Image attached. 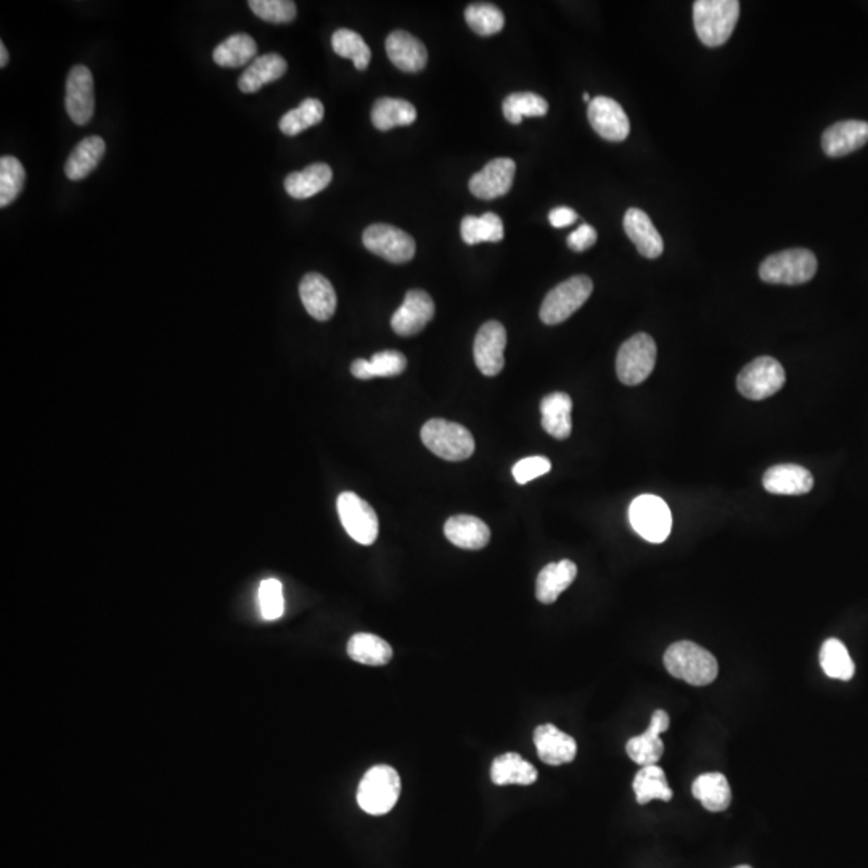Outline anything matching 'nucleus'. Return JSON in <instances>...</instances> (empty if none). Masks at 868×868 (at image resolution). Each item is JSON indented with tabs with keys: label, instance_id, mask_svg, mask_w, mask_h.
<instances>
[{
	"label": "nucleus",
	"instance_id": "1",
	"mask_svg": "<svg viewBox=\"0 0 868 868\" xmlns=\"http://www.w3.org/2000/svg\"><path fill=\"white\" fill-rule=\"evenodd\" d=\"M664 666L672 677L695 687L713 684L719 674L716 658L690 640L672 643L664 653Z\"/></svg>",
	"mask_w": 868,
	"mask_h": 868
},
{
	"label": "nucleus",
	"instance_id": "2",
	"mask_svg": "<svg viewBox=\"0 0 868 868\" xmlns=\"http://www.w3.org/2000/svg\"><path fill=\"white\" fill-rule=\"evenodd\" d=\"M740 17L737 0H697L693 4V23L700 41L719 47L729 41Z\"/></svg>",
	"mask_w": 868,
	"mask_h": 868
},
{
	"label": "nucleus",
	"instance_id": "3",
	"mask_svg": "<svg viewBox=\"0 0 868 868\" xmlns=\"http://www.w3.org/2000/svg\"><path fill=\"white\" fill-rule=\"evenodd\" d=\"M401 796V777L391 766L372 767L365 772L359 788L357 803L370 815H385L398 804Z\"/></svg>",
	"mask_w": 868,
	"mask_h": 868
},
{
	"label": "nucleus",
	"instance_id": "4",
	"mask_svg": "<svg viewBox=\"0 0 868 868\" xmlns=\"http://www.w3.org/2000/svg\"><path fill=\"white\" fill-rule=\"evenodd\" d=\"M422 441L433 454L449 462L470 459L475 452L473 434L459 423L433 418L423 425Z\"/></svg>",
	"mask_w": 868,
	"mask_h": 868
},
{
	"label": "nucleus",
	"instance_id": "5",
	"mask_svg": "<svg viewBox=\"0 0 868 868\" xmlns=\"http://www.w3.org/2000/svg\"><path fill=\"white\" fill-rule=\"evenodd\" d=\"M817 272L815 254L803 248L772 254L759 267V277L775 285H801Z\"/></svg>",
	"mask_w": 868,
	"mask_h": 868
},
{
	"label": "nucleus",
	"instance_id": "6",
	"mask_svg": "<svg viewBox=\"0 0 868 868\" xmlns=\"http://www.w3.org/2000/svg\"><path fill=\"white\" fill-rule=\"evenodd\" d=\"M594 291V283L587 275H576L561 282L549 291L541 306L542 322L545 325H558L570 319L574 312L581 309Z\"/></svg>",
	"mask_w": 868,
	"mask_h": 868
},
{
	"label": "nucleus",
	"instance_id": "7",
	"mask_svg": "<svg viewBox=\"0 0 868 868\" xmlns=\"http://www.w3.org/2000/svg\"><path fill=\"white\" fill-rule=\"evenodd\" d=\"M629 521L635 533L651 544H661L671 534V510L661 497L653 494H643L632 500Z\"/></svg>",
	"mask_w": 868,
	"mask_h": 868
},
{
	"label": "nucleus",
	"instance_id": "8",
	"mask_svg": "<svg viewBox=\"0 0 868 868\" xmlns=\"http://www.w3.org/2000/svg\"><path fill=\"white\" fill-rule=\"evenodd\" d=\"M655 364V340L647 333H637L619 348L616 373L624 385L637 386L650 377Z\"/></svg>",
	"mask_w": 868,
	"mask_h": 868
},
{
	"label": "nucleus",
	"instance_id": "9",
	"mask_svg": "<svg viewBox=\"0 0 868 868\" xmlns=\"http://www.w3.org/2000/svg\"><path fill=\"white\" fill-rule=\"evenodd\" d=\"M787 375L774 357L764 356L746 365L737 378V388L751 401H762L777 394L785 385Z\"/></svg>",
	"mask_w": 868,
	"mask_h": 868
},
{
	"label": "nucleus",
	"instance_id": "10",
	"mask_svg": "<svg viewBox=\"0 0 868 868\" xmlns=\"http://www.w3.org/2000/svg\"><path fill=\"white\" fill-rule=\"evenodd\" d=\"M362 242L370 253L377 254L393 264L409 263L417 250L414 238L404 230L389 224H373L367 227Z\"/></svg>",
	"mask_w": 868,
	"mask_h": 868
},
{
	"label": "nucleus",
	"instance_id": "11",
	"mask_svg": "<svg viewBox=\"0 0 868 868\" xmlns=\"http://www.w3.org/2000/svg\"><path fill=\"white\" fill-rule=\"evenodd\" d=\"M341 523L349 536L362 545H372L378 537V516L369 502L354 494L343 492L336 502Z\"/></svg>",
	"mask_w": 868,
	"mask_h": 868
},
{
	"label": "nucleus",
	"instance_id": "12",
	"mask_svg": "<svg viewBox=\"0 0 868 868\" xmlns=\"http://www.w3.org/2000/svg\"><path fill=\"white\" fill-rule=\"evenodd\" d=\"M66 113L78 126L91 121L95 110L94 78L87 66H74L66 79Z\"/></svg>",
	"mask_w": 868,
	"mask_h": 868
},
{
	"label": "nucleus",
	"instance_id": "13",
	"mask_svg": "<svg viewBox=\"0 0 868 868\" xmlns=\"http://www.w3.org/2000/svg\"><path fill=\"white\" fill-rule=\"evenodd\" d=\"M507 346V332L497 320H489L475 338L476 367L486 377H496L505 365L504 351Z\"/></svg>",
	"mask_w": 868,
	"mask_h": 868
},
{
	"label": "nucleus",
	"instance_id": "14",
	"mask_svg": "<svg viewBox=\"0 0 868 868\" xmlns=\"http://www.w3.org/2000/svg\"><path fill=\"white\" fill-rule=\"evenodd\" d=\"M434 311L433 298L426 291H407L404 303L391 317V327L399 336L418 335L433 320Z\"/></svg>",
	"mask_w": 868,
	"mask_h": 868
},
{
	"label": "nucleus",
	"instance_id": "15",
	"mask_svg": "<svg viewBox=\"0 0 868 868\" xmlns=\"http://www.w3.org/2000/svg\"><path fill=\"white\" fill-rule=\"evenodd\" d=\"M590 126L602 139L610 142H623L631 132V123L627 118L626 111L616 100L610 97H595L589 103Z\"/></svg>",
	"mask_w": 868,
	"mask_h": 868
},
{
	"label": "nucleus",
	"instance_id": "16",
	"mask_svg": "<svg viewBox=\"0 0 868 868\" xmlns=\"http://www.w3.org/2000/svg\"><path fill=\"white\" fill-rule=\"evenodd\" d=\"M516 164L510 158L489 161L480 172L470 179V192L480 200H496L510 192L515 177Z\"/></svg>",
	"mask_w": 868,
	"mask_h": 868
},
{
	"label": "nucleus",
	"instance_id": "17",
	"mask_svg": "<svg viewBox=\"0 0 868 868\" xmlns=\"http://www.w3.org/2000/svg\"><path fill=\"white\" fill-rule=\"evenodd\" d=\"M669 716L663 709H658L651 716L650 725L647 732L637 737L631 738L626 745L629 758L639 764V766H656L664 753V743L661 740V733L669 729Z\"/></svg>",
	"mask_w": 868,
	"mask_h": 868
},
{
	"label": "nucleus",
	"instance_id": "18",
	"mask_svg": "<svg viewBox=\"0 0 868 868\" xmlns=\"http://www.w3.org/2000/svg\"><path fill=\"white\" fill-rule=\"evenodd\" d=\"M534 745L541 761L549 766L573 762L578 754L576 740L553 724H542L534 730Z\"/></svg>",
	"mask_w": 868,
	"mask_h": 868
},
{
	"label": "nucleus",
	"instance_id": "19",
	"mask_svg": "<svg viewBox=\"0 0 868 868\" xmlns=\"http://www.w3.org/2000/svg\"><path fill=\"white\" fill-rule=\"evenodd\" d=\"M299 296L303 301L304 308L309 312V316L314 317L320 322L330 320L336 311V293L330 280L325 279L324 275L312 274L304 275L303 280L299 283Z\"/></svg>",
	"mask_w": 868,
	"mask_h": 868
},
{
	"label": "nucleus",
	"instance_id": "20",
	"mask_svg": "<svg viewBox=\"0 0 868 868\" xmlns=\"http://www.w3.org/2000/svg\"><path fill=\"white\" fill-rule=\"evenodd\" d=\"M762 484L767 492L775 496H803L814 488V478L811 471L801 465L783 463L769 468Z\"/></svg>",
	"mask_w": 868,
	"mask_h": 868
},
{
	"label": "nucleus",
	"instance_id": "21",
	"mask_svg": "<svg viewBox=\"0 0 868 868\" xmlns=\"http://www.w3.org/2000/svg\"><path fill=\"white\" fill-rule=\"evenodd\" d=\"M868 142V123L865 121H840L823 132L822 148L832 158L849 155Z\"/></svg>",
	"mask_w": 868,
	"mask_h": 868
},
{
	"label": "nucleus",
	"instance_id": "22",
	"mask_svg": "<svg viewBox=\"0 0 868 868\" xmlns=\"http://www.w3.org/2000/svg\"><path fill=\"white\" fill-rule=\"evenodd\" d=\"M386 54L394 66L406 73H418L428 63V52L423 42L407 31H393L386 37Z\"/></svg>",
	"mask_w": 868,
	"mask_h": 868
},
{
	"label": "nucleus",
	"instance_id": "23",
	"mask_svg": "<svg viewBox=\"0 0 868 868\" xmlns=\"http://www.w3.org/2000/svg\"><path fill=\"white\" fill-rule=\"evenodd\" d=\"M624 230L643 258L656 259L663 254V237L642 209H627L624 216Z\"/></svg>",
	"mask_w": 868,
	"mask_h": 868
},
{
	"label": "nucleus",
	"instance_id": "24",
	"mask_svg": "<svg viewBox=\"0 0 868 868\" xmlns=\"http://www.w3.org/2000/svg\"><path fill=\"white\" fill-rule=\"evenodd\" d=\"M444 534L459 549L481 550L491 541V529L480 518L455 515L446 521Z\"/></svg>",
	"mask_w": 868,
	"mask_h": 868
},
{
	"label": "nucleus",
	"instance_id": "25",
	"mask_svg": "<svg viewBox=\"0 0 868 868\" xmlns=\"http://www.w3.org/2000/svg\"><path fill=\"white\" fill-rule=\"evenodd\" d=\"M578 576V566L574 561L561 560L549 563L537 576L536 597L544 605L557 602V598L573 584Z\"/></svg>",
	"mask_w": 868,
	"mask_h": 868
},
{
	"label": "nucleus",
	"instance_id": "26",
	"mask_svg": "<svg viewBox=\"0 0 868 868\" xmlns=\"http://www.w3.org/2000/svg\"><path fill=\"white\" fill-rule=\"evenodd\" d=\"M573 401L570 394H547L541 402L542 428L555 439H568L573 431Z\"/></svg>",
	"mask_w": 868,
	"mask_h": 868
},
{
	"label": "nucleus",
	"instance_id": "27",
	"mask_svg": "<svg viewBox=\"0 0 868 868\" xmlns=\"http://www.w3.org/2000/svg\"><path fill=\"white\" fill-rule=\"evenodd\" d=\"M537 777L539 774L536 767L521 758L520 754L505 753L492 761L491 780L497 787H505V785L528 787L536 783Z\"/></svg>",
	"mask_w": 868,
	"mask_h": 868
},
{
	"label": "nucleus",
	"instance_id": "28",
	"mask_svg": "<svg viewBox=\"0 0 868 868\" xmlns=\"http://www.w3.org/2000/svg\"><path fill=\"white\" fill-rule=\"evenodd\" d=\"M285 58L277 54H266L251 63L238 79V89L245 94H254L261 87L282 78L287 73Z\"/></svg>",
	"mask_w": 868,
	"mask_h": 868
},
{
	"label": "nucleus",
	"instance_id": "29",
	"mask_svg": "<svg viewBox=\"0 0 868 868\" xmlns=\"http://www.w3.org/2000/svg\"><path fill=\"white\" fill-rule=\"evenodd\" d=\"M333 179V171L328 164H311L299 172H291L285 179V190L296 200H308L327 189Z\"/></svg>",
	"mask_w": 868,
	"mask_h": 868
},
{
	"label": "nucleus",
	"instance_id": "30",
	"mask_svg": "<svg viewBox=\"0 0 868 868\" xmlns=\"http://www.w3.org/2000/svg\"><path fill=\"white\" fill-rule=\"evenodd\" d=\"M105 150H107V144L102 137L91 136L81 140L66 161V177L71 181L86 179L99 166L103 155H105Z\"/></svg>",
	"mask_w": 868,
	"mask_h": 868
},
{
	"label": "nucleus",
	"instance_id": "31",
	"mask_svg": "<svg viewBox=\"0 0 868 868\" xmlns=\"http://www.w3.org/2000/svg\"><path fill=\"white\" fill-rule=\"evenodd\" d=\"M692 793L711 812H722L732 803L729 780L724 774H703L693 782Z\"/></svg>",
	"mask_w": 868,
	"mask_h": 868
},
{
	"label": "nucleus",
	"instance_id": "32",
	"mask_svg": "<svg viewBox=\"0 0 868 868\" xmlns=\"http://www.w3.org/2000/svg\"><path fill=\"white\" fill-rule=\"evenodd\" d=\"M407 369V359L399 351H381L367 361L357 359L351 365V373L357 380H372V378L398 377Z\"/></svg>",
	"mask_w": 868,
	"mask_h": 868
},
{
	"label": "nucleus",
	"instance_id": "33",
	"mask_svg": "<svg viewBox=\"0 0 868 868\" xmlns=\"http://www.w3.org/2000/svg\"><path fill=\"white\" fill-rule=\"evenodd\" d=\"M417 119V110L412 103L402 99L383 97L373 103L372 123L378 131H391L394 127L410 126Z\"/></svg>",
	"mask_w": 868,
	"mask_h": 868
},
{
	"label": "nucleus",
	"instance_id": "34",
	"mask_svg": "<svg viewBox=\"0 0 868 868\" xmlns=\"http://www.w3.org/2000/svg\"><path fill=\"white\" fill-rule=\"evenodd\" d=\"M348 655L365 666H385L393 658V648L378 635L361 632L349 639Z\"/></svg>",
	"mask_w": 868,
	"mask_h": 868
},
{
	"label": "nucleus",
	"instance_id": "35",
	"mask_svg": "<svg viewBox=\"0 0 868 868\" xmlns=\"http://www.w3.org/2000/svg\"><path fill=\"white\" fill-rule=\"evenodd\" d=\"M463 242L467 245L478 243H497L504 240V222L497 214L484 213L483 216H465L460 226Z\"/></svg>",
	"mask_w": 868,
	"mask_h": 868
},
{
	"label": "nucleus",
	"instance_id": "36",
	"mask_svg": "<svg viewBox=\"0 0 868 868\" xmlns=\"http://www.w3.org/2000/svg\"><path fill=\"white\" fill-rule=\"evenodd\" d=\"M258 46L253 37L248 34L238 33L230 36L226 41L216 47L213 60L224 68H238L251 62L256 57Z\"/></svg>",
	"mask_w": 868,
	"mask_h": 868
},
{
	"label": "nucleus",
	"instance_id": "37",
	"mask_svg": "<svg viewBox=\"0 0 868 868\" xmlns=\"http://www.w3.org/2000/svg\"><path fill=\"white\" fill-rule=\"evenodd\" d=\"M634 791L637 803L648 804L655 799L671 801L672 790L663 769L658 766H645L637 772L634 778Z\"/></svg>",
	"mask_w": 868,
	"mask_h": 868
},
{
	"label": "nucleus",
	"instance_id": "38",
	"mask_svg": "<svg viewBox=\"0 0 868 868\" xmlns=\"http://www.w3.org/2000/svg\"><path fill=\"white\" fill-rule=\"evenodd\" d=\"M820 664L828 677L838 680H851L856 666L849 655L848 648L838 639H828L820 648Z\"/></svg>",
	"mask_w": 868,
	"mask_h": 868
},
{
	"label": "nucleus",
	"instance_id": "39",
	"mask_svg": "<svg viewBox=\"0 0 868 868\" xmlns=\"http://www.w3.org/2000/svg\"><path fill=\"white\" fill-rule=\"evenodd\" d=\"M502 111L508 123L520 124L523 118H541L547 115L549 103L533 92H516L504 100Z\"/></svg>",
	"mask_w": 868,
	"mask_h": 868
},
{
	"label": "nucleus",
	"instance_id": "40",
	"mask_svg": "<svg viewBox=\"0 0 868 868\" xmlns=\"http://www.w3.org/2000/svg\"><path fill=\"white\" fill-rule=\"evenodd\" d=\"M325 108L317 99H306L298 108L290 110L280 119V131L285 136L295 137L309 127L317 126L324 119Z\"/></svg>",
	"mask_w": 868,
	"mask_h": 868
},
{
	"label": "nucleus",
	"instance_id": "41",
	"mask_svg": "<svg viewBox=\"0 0 868 868\" xmlns=\"http://www.w3.org/2000/svg\"><path fill=\"white\" fill-rule=\"evenodd\" d=\"M332 47L336 55L353 60L357 70H367L372 60V50L367 46L364 37L351 29H338L332 36Z\"/></svg>",
	"mask_w": 868,
	"mask_h": 868
},
{
	"label": "nucleus",
	"instance_id": "42",
	"mask_svg": "<svg viewBox=\"0 0 868 868\" xmlns=\"http://www.w3.org/2000/svg\"><path fill=\"white\" fill-rule=\"evenodd\" d=\"M26 172L23 164L15 156H2L0 160V206L5 208L17 200L23 185Z\"/></svg>",
	"mask_w": 868,
	"mask_h": 868
},
{
	"label": "nucleus",
	"instance_id": "43",
	"mask_svg": "<svg viewBox=\"0 0 868 868\" xmlns=\"http://www.w3.org/2000/svg\"><path fill=\"white\" fill-rule=\"evenodd\" d=\"M465 20L476 34L492 36L504 29L505 17L502 10L491 4H471L465 10Z\"/></svg>",
	"mask_w": 868,
	"mask_h": 868
},
{
	"label": "nucleus",
	"instance_id": "44",
	"mask_svg": "<svg viewBox=\"0 0 868 868\" xmlns=\"http://www.w3.org/2000/svg\"><path fill=\"white\" fill-rule=\"evenodd\" d=\"M259 608L266 621L282 618L285 610L282 582L279 579H266L259 586Z\"/></svg>",
	"mask_w": 868,
	"mask_h": 868
},
{
	"label": "nucleus",
	"instance_id": "45",
	"mask_svg": "<svg viewBox=\"0 0 868 868\" xmlns=\"http://www.w3.org/2000/svg\"><path fill=\"white\" fill-rule=\"evenodd\" d=\"M250 9L269 23H291L296 18V4L291 0H251Z\"/></svg>",
	"mask_w": 868,
	"mask_h": 868
},
{
	"label": "nucleus",
	"instance_id": "46",
	"mask_svg": "<svg viewBox=\"0 0 868 868\" xmlns=\"http://www.w3.org/2000/svg\"><path fill=\"white\" fill-rule=\"evenodd\" d=\"M552 470V463L547 457H526L515 463L513 467V478L518 484H528L529 481L536 480L539 476H544Z\"/></svg>",
	"mask_w": 868,
	"mask_h": 868
},
{
	"label": "nucleus",
	"instance_id": "47",
	"mask_svg": "<svg viewBox=\"0 0 868 868\" xmlns=\"http://www.w3.org/2000/svg\"><path fill=\"white\" fill-rule=\"evenodd\" d=\"M595 242H597V230L589 224H582L568 237V246L578 253L589 250Z\"/></svg>",
	"mask_w": 868,
	"mask_h": 868
},
{
	"label": "nucleus",
	"instance_id": "48",
	"mask_svg": "<svg viewBox=\"0 0 868 868\" xmlns=\"http://www.w3.org/2000/svg\"><path fill=\"white\" fill-rule=\"evenodd\" d=\"M549 221L555 229H563V227L571 226V224L578 221V213L574 209L560 206V208L550 211Z\"/></svg>",
	"mask_w": 868,
	"mask_h": 868
},
{
	"label": "nucleus",
	"instance_id": "49",
	"mask_svg": "<svg viewBox=\"0 0 868 868\" xmlns=\"http://www.w3.org/2000/svg\"><path fill=\"white\" fill-rule=\"evenodd\" d=\"M7 63H9V52H7L4 42H0V66L5 68Z\"/></svg>",
	"mask_w": 868,
	"mask_h": 868
},
{
	"label": "nucleus",
	"instance_id": "50",
	"mask_svg": "<svg viewBox=\"0 0 868 868\" xmlns=\"http://www.w3.org/2000/svg\"><path fill=\"white\" fill-rule=\"evenodd\" d=\"M582 99H584V102H587V103L592 102V100H590V95L587 94V92H586V94L582 95Z\"/></svg>",
	"mask_w": 868,
	"mask_h": 868
},
{
	"label": "nucleus",
	"instance_id": "51",
	"mask_svg": "<svg viewBox=\"0 0 868 868\" xmlns=\"http://www.w3.org/2000/svg\"><path fill=\"white\" fill-rule=\"evenodd\" d=\"M737 868H753V867H750V865H740V867H737Z\"/></svg>",
	"mask_w": 868,
	"mask_h": 868
}]
</instances>
